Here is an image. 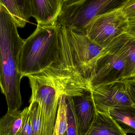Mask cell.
Wrapping results in <instances>:
<instances>
[{
    "mask_svg": "<svg viewBox=\"0 0 135 135\" xmlns=\"http://www.w3.org/2000/svg\"><path fill=\"white\" fill-rule=\"evenodd\" d=\"M59 36L57 60L45 70L27 76L32 90L29 102H35L40 108L42 135H52L62 95L74 97L90 90L76 65L64 26H60Z\"/></svg>",
    "mask_w": 135,
    "mask_h": 135,
    "instance_id": "obj_1",
    "label": "cell"
},
{
    "mask_svg": "<svg viewBox=\"0 0 135 135\" xmlns=\"http://www.w3.org/2000/svg\"><path fill=\"white\" fill-rule=\"evenodd\" d=\"M17 26L7 9L0 3V59L2 93L5 96L8 111H20L22 78L17 70L19 55L24 40L19 35Z\"/></svg>",
    "mask_w": 135,
    "mask_h": 135,
    "instance_id": "obj_2",
    "label": "cell"
},
{
    "mask_svg": "<svg viewBox=\"0 0 135 135\" xmlns=\"http://www.w3.org/2000/svg\"><path fill=\"white\" fill-rule=\"evenodd\" d=\"M60 26L57 23L37 25L34 32L24 40L17 65L22 78L45 70L57 60L60 51Z\"/></svg>",
    "mask_w": 135,
    "mask_h": 135,
    "instance_id": "obj_3",
    "label": "cell"
},
{
    "mask_svg": "<svg viewBox=\"0 0 135 135\" xmlns=\"http://www.w3.org/2000/svg\"><path fill=\"white\" fill-rule=\"evenodd\" d=\"M128 39L124 34L105 47L91 75L90 87L116 79H126Z\"/></svg>",
    "mask_w": 135,
    "mask_h": 135,
    "instance_id": "obj_4",
    "label": "cell"
},
{
    "mask_svg": "<svg viewBox=\"0 0 135 135\" xmlns=\"http://www.w3.org/2000/svg\"><path fill=\"white\" fill-rule=\"evenodd\" d=\"M65 27L78 69L89 83L98 60L105 47H102L94 43L86 32Z\"/></svg>",
    "mask_w": 135,
    "mask_h": 135,
    "instance_id": "obj_5",
    "label": "cell"
},
{
    "mask_svg": "<svg viewBox=\"0 0 135 135\" xmlns=\"http://www.w3.org/2000/svg\"><path fill=\"white\" fill-rule=\"evenodd\" d=\"M128 23L122 9H116L94 18L86 35L94 43L104 47L127 33Z\"/></svg>",
    "mask_w": 135,
    "mask_h": 135,
    "instance_id": "obj_6",
    "label": "cell"
},
{
    "mask_svg": "<svg viewBox=\"0 0 135 135\" xmlns=\"http://www.w3.org/2000/svg\"><path fill=\"white\" fill-rule=\"evenodd\" d=\"M127 79H116L90 87L97 112L109 113L113 108L134 107Z\"/></svg>",
    "mask_w": 135,
    "mask_h": 135,
    "instance_id": "obj_7",
    "label": "cell"
},
{
    "mask_svg": "<svg viewBox=\"0 0 135 135\" xmlns=\"http://www.w3.org/2000/svg\"><path fill=\"white\" fill-rule=\"evenodd\" d=\"M79 135H86L91 127L97 112L91 90L72 97Z\"/></svg>",
    "mask_w": 135,
    "mask_h": 135,
    "instance_id": "obj_8",
    "label": "cell"
},
{
    "mask_svg": "<svg viewBox=\"0 0 135 135\" xmlns=\"http://www.w3.org/2000/svg\"><path fill=\"white\" fill-rule=\"evenodd\" d=\"M62 0H33L32 17L37 25H53L57 23L62 10Z\"/></svg>",
    "mask_w": 135,
    "mask_h": 135,
    "instance_id": "obj_9",
    "label": "cell"
},
{
    "mask_svg": "<svg viewBox=\"0 0 135 135\" xmlns=\"http://www.w3.org/2000/svg\"><path fill=\"white\" fill-rule=\"evenodd\" d=\"M86 135H127L109 113L97 112L91 127Z\"/></svg>",
    "mask_w": 135,
    "mask_h": 135,
    "instance_id": "obj_10",
    "label": "cell"
},
{
    "mask_svg": "<svg viewBox=\"0 0 135 135\" xmlns=\"http://www.w3.org/2000/svg\"><path fill=\"white\" fill-rule=\"evenodd\" d=\"M109 113L127 134H135V106L113 108Z\"/></svg>",
    "mask_w": 135,
    "mask_h": 135,
    "instance_id": "obj_11",
    "label": "cell"
},
{
    "mask_svg": "<svg viewBox=\"0 0 135 135\" xmlns=\"http://www.w3.org/2000/svg\"><path fill=\"white\" fill-rule=\"evenodd\" d=\"M22 111L14 113L7 112L0 119V135H17L22 124Z\"/></svg>",
    "mask_w": 135,
    "mask_h": 135,
    "instance_id": "obj_12",
    "label": "cell"
},
{
    "mask_svg": "<svg viewBox=\"0 0 135 135\" xmlns=\"http://www.w3.org/2000/svg\"><path fill=\"white\" fill-rule=\"evenodd\" d=\"M66 96L60 97L56 122L52 135H65L67 128V105Z\"/></svg>",
    "mask_w": 135,
    "mask_h": 135,
    "instance_id": "obj_13",
    "label": "cell"
},
{
    "mask_svg": "<svg viewBox=\"0 0 135 135\" xmlns=\"http://www.w3.org/2000/svg\"><path fill=\"white\" fill-rule=\"evenodd\" d=\"M67 126L65 135H79L72 97L66 96Z\"/></svg>",
    "mask_w": 135,
    "mask_h": 135,
    "instance_id": "obj_14",
    "label": "cell"
},
{
    "mask_svg": "<svg viewBox=\"0 0 135 135\" xmlns=\"http://www.w3.org/2000/svg\"><path fill=\"white\" fill-rule=\"evenodd\" d=\"M28 108L33 128V135H42V122L39 105L37 102H33L30 103Z\"/></svg>",
    "mask_w": 135,
    "mask_h": 135,
    "instance_id": "obj_15",
    "label": "cell"
},
{
    "mask_svg": "<svg viewBox=\"0 0 135 135\" xmlns=\"http://www.w3.org/2000/svg\"><path fill=\"white\" fill-rule=\"evenodd\" d=\"M0 3L10 13L13 17L17 27L23 28L25 27L26 24L21 18L15 0H0Z\"/></svg>",
    "mask_w": 135,
    "mask_h": 135,
    "instance_id": "obj_16",
    "label": "cell"
},
{
    "mask_svg": "<svg viewBox=\"0 0 135 135\" xmlns=\"http://www.w3.org/2000/svg\"><path fill=\"white\" fill-rule=\"evenodd\" d=\"M19 13L24 22L27 24L32 17L33 0H15Z\"/></svg>",
    "mask_w": 135,
    "mask_h": 135,
    "instance_id": "obj_17",
    "label": "cell"
},
{
    "mask_svg": "<svg viewBox=\"0 0 135 135\" xmlns=\"http://www.w3.org/2000/svg\"><path fill=\"white\" fill-rule=\"evenodd\" d=\"M128 37L129 38L127 52L128 62L126 79H128L130 78L132 72L135 66V39L128 36Z\"/></svg>",
    "mask_w": 135,
    "mask_h": 135,
    "instance_id": "obj_18",
    "label": "cell"
},
{
    "mask_svg": "<svg viewBox=\"0 0 135 135\" xmlns=\"http://www.w3.org/2000/svg\"><path fill=\"white\" fill-rule=\"evenodd\" d=\"M23 113L22 124L17 135H33V128L28 107L22 110Z\"/></svg>",
    "mask_w": 135,
    "mask_h": 135,
    "instance_id": "obj_19",
    "label": "cell"
},
{
    "mask_svg": "<svg viewBox=\"0 0 135 135\" xmlns=\"http://www.w3.org/2000/svg\"><path fill=\"white\" fill-rule=\"evenodd\" d=\"M122 11L128 21L135 20V0H129L123 7Z\"/></svg>",
    "mask_w": 135,
    "mask_h": 135,
    "instance_id": "obj_20",
    "label": "cell"
},
{
    "mask_svg": "<svg viewBox=\"0 0 135 135\" xmlns=\"http://www.w3.org/2000/svg\"><path fill=\"white\" fill-rule=\"evenodd\" d=\"M126 35L135 39V20L129 21L128 27Z\"/></svg>",
    "mask_w": 135,
    "mask_h": 135,
    "instance_id": "obj_21",
    "label": "cell"
},
{
    "mask_svg": "<svg viewBox=\"0 0 135 135\" xmlns=\"http://www.w3.org/2000/svg\"><path fill=\"white\" fill-rule=\"evenodd\" d=\"M64 3L67 4H72L78 2L81 0H62Z\"/></svg>",
    "mask_w": 135,
    "mask_h": 135,
    "instance_id": "obj_22",
    "label": "cell"
},
{
    "mask_svg": "<svg viewBox=\"0 0 135 135\" xmlns=\"http://www.w3.org/2000/svg\"><path fill=\"white\" fill-rule=\"evenodd\" d=\"M128 81L132 86L135 87V77L128 79Z\"/></svg>",
    "mask_w": 135,
    "mask_h": 135,
    "instance_id": "obj_23",
    "label": "cell"
},
{
    "mask_svg": "<svg viewBox=\"0 0 135 135\" xmlns=\"http://www.w3.org/2000/svg\"><path fill=\"white\" fill-rule=\"evenodd\" d=\"M131 85V84H130ZM130 90H131V94L132 97V99L134 100L135 104V92L132 89L131 86H130Z\"/></svg>",
    "mask_w": 135,
    "mask_h": 135,
    "instance_id": "obj_24",
    "label": "cell"
},
{
    "mask_svg": "<svg viewBox=\"0 0 135 135\" xmlns=\"http://www.w3.org/2000/svg\"><path fill=\"white\" fill-rule=\"evenodd\" d=\"M0 88H2V82L1 69V59H0Z\"/></svg>",
    "mask_w": 135,
    "mask_h": 135,
    "instance_id": "obj_25",
    "label": "cell"
},
{
    "mask_svg": "<svg viewBox=\"0 0 135 135\" xmlns=\"http://www.w3.org/2000/svg\"><path fill=\"white\" fill-rule=\"evenodd\" d=\"M135 77V66L131 74V76L130 78H133V77Z\"/></svg>",
    "mask_w": 135,
    "mask_h": 135,
    "instance_id": "obj_26",
    "label": "cell"
},
{
    "mask_svg": "<svg viewBox=\"0 0 135 135\" xmlns=\"http://www.w3.org/2000/svg\"><path fill=\"white\" fill-rule=\"evenodd\" d=\"M131 88L133 90H134V91L135 92V87H134V86H132L131 85Z\"/></svg>",
    "mask_w": 135,
    "mask_h": 135,
    "instance_id": "obj_27",
    "label": "cell"
}]
</instances>
